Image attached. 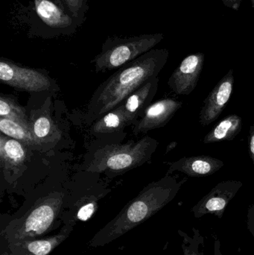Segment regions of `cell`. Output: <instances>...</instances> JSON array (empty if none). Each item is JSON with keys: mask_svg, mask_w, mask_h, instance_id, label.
I'll use <instances>...</instances> for the list:
<instances>
[{"mask_svg": "<svg viewBox=\"0 0 254 255\" xmlns=\"http://www.w3.org/2000/svg\"><path fill=\"white\" fill-rule=\"evenodd\" d=\"M169 56L167 49H152L120 67L95 90L88 105L87 121H96L140 87L158 77Z\"/></svg>", "mask_w": 254, "mask_h": 255, "instance_id": "cell-1", "label": "cell"}, {"mask_svg": "<svg viewBox=\"0 0 254 255\" xmlns=\"http://www.w3.org/2000/svg\"><path fill=\"white\" fill-rule=\"evenodd\" d=\"M186 181V177L167 173L161 179L148 184L94 235L89 247H104L150 219L176 197Z\"/></svg>", "mask_w": 254, "mask_h": 255, "instance_id": "cell-2", "label": "cell"}, {"mask_svg": "<svg viewBox=\"0 0 254 255\" xmlns=\"http://www.w3.org/2000/svg\"><path fill=\"white\" fill-rule=\"evenodd\" d=\"M65 207V195L54 192L39 198L12 217H1L0 244L43 238L67 223L77 222L64 211Z\"/></svg>", "mask_w": 254, "mask_h": 255, "instance_id": "cell-3", "label": "cell"}, {"mask_svg": "<svg viewBox=\"0 0 254 255\" xmlns=\"http://www.w3.org/2000/svg\"><path fill=\"white\" fill-rule=\"evenodd\" d=\"M156 139L146 136L140 140L122 145H106L98 150L88 163L86 170L120 173L144 164L152 158L158 147Z\"/></svg>", "mask_w": 254, "mask_h": 255, "instance_id": "cell-4", "label": "cell"}, {"mask_svg": "<svg viewBox=\"0 0 254 255\" xmlns=\"http://www.w3.org/2000/svg\"><path fill=\"white\" fill-rule=\"evenodd\" d=\"M164 34H144L120 40L104 47L92 62L97 73L119 69L152 50L164 39Z\"/></svg>", "mask_w": 254, "mask_h": 255, "instance_id": "cell-5", "label": "cell"}, {"mask_svg": "<svg viewBox=\"0 0 254 255\" xmlns=\"http://www.w3.org/2000/svg\"><path fill=\"white\" fill-rule=\"evenodd\" d=\"M76 222L64 225L55 235L0 244V255H50L71 235Z\"/></svg>", "mask_w": 254, "mask_h": 255, "instance_id": "cell-6", "label": "cell"}, {"mask_svg": "<svg viewBox=\"0 0 254 255\" xmlns=\"http://www.w3.org/2000/svg\"><path fill=\"white\" fill-rule=\"evenodd\" d=\"M0 81L15 89L31 93L47 91L52 85L50 78L42 72L7 60L0 61Z\"/></svg>", "mask_w": 254, "mask_h": 255, "instance_id": "cell-7", "label": "cell"}, {"mask_svg": "<svg viewBox=\"0 0 254 255\" xmlns=\"http://www.w3.org/2000/svg\"><path fill=\"white\" fill-rule=\"evenodd\" d=\"M243 186L242 181L236 180L219 183L192 208L194 217L199 219L207 214H213L222 219L227 207Z\"/></svg>", "mask_w": 254, "mask_h": 255, "instance_id": "cell-8", "label": "cell"}, {"mask_svg": "<svg viewBox=\"0 0 254 255\" xmlns=\"http://www.w3.org/2000/svg\"><path fill=\"white\" fill-rule=\"evenodd\" d=\"M204 61L205 55L202 52L186 56L169 79L168 85L171 91L176 95H189L198 85Z\"/></svg>", "mask_w": 254, "mask_h": 255, "instance_id": "cell-9", "label": "cell"}, {"mask_svg": "<svg viewBox=\"0 0 254 255\" xmlns=\"http://www.w3.org/2000/svg\"><path fill=\"white\" fill-rule=\"evenodd\" d=\"M234 82V71L229 70L206 97L199 114V123L202 127H208L216 121L225 110L231 100Z\"/></svg>", "mask_w": 254, "mask_h": 255, "instance_id": "cell-10", "label": "cell"}, {"mask_svg": "<svg viewBox=\"0 0 254 255\" xmlns=\"http://www.w3.org/2000/svg\"><path fill=\"white\" fill-rule=\"evenodd\" d=\"M183 104L182 102L173 99H164L151 104L134 124L133 133L137 135L165 127Z\"/></svg>", "mask_w": 254, "mask_h": 255, "instance_id": "cell-11", "label": "cell"}, {"mask_svg": "<svg viewBox=\"0 0 254 255\" xmlns=\"http://www.w3.org/2000/svg\"><path fill=\"white\" fill-rule=\"evenodd\" d=\"M159 78L157 77L140 87L115 108L128 126L134 124L144 114L156 95Z\"/></svg>", "mask_w": 254, "mask_h": 255, "instance_id": "cell-12", "label": "cell"}, {"mask_svg": "<svg viewBox=\"0 0 254 255\" xmlns=\"http://www.w3.org/2000/svg\"><path fill=\"white\" fill-rule=\"evenodd\" d=\"M224 162L216 157L207 155L184 157L177 161L169 163L168 174L178 171L188 177L201 178L213 175L223 167Z\"/></svg>", "mask_w": 254, "mask_h": 255, "instance_id": "cell-13", "label": "cell"}, {"mask_svg": "<svg viewBox=\"0 0 254 255\" xmlns=\"http://www.w3.org/2000/svg\"><path fill=\"white\" fill-rule=\"evenodd\" d=\"M25 145L17 139L0 135V163L2 169H12L23 164L26 159Z\"/></svg>", "mask_w": 254, "mask_h": 255, "instance_id": "cell-14", "label": "cell"}, {"mask_svg": "<svg viewBox=\"0 0 254 255\" xmlns=\"http://www.w3.org/2000/svg\"><path fill=\"white\" fill-rule=\"evenodd\" d=\"M243 122L241 117L231 115L216 124L212 130L205 135L203 142L204 144L231 141L240 133L243 128Z\"/></svg>", "mask_w": 254, "mask_h": 255, "instance_id": "cell-15", "label": "cell"}, {"mask_svg": "<svg viewBox=\"0 0 254 255\" xmlns=\"http://www.w3.org/2000/svg\"><path fill=\"white\" fill-rule=\"evenodd\" d=\"M34 5L39 17L49 26L62 28L71 25V18L50 0H34Z\"/></svg>", "mask_w": 254, "mask_h": 255, "instance_id": "cell-16", "label": "cell"}, {"mask_svg": "<svg viewBox=\"0 0 254 255\" xmlns=\"http://www.w3.org/2000/svg\"><path fill=\"white\" fill-rule=\"evenodd\" d=\"M0 130L6 136L17 139L25 145L40 146L43 144L36 137L31 129L6 118H0Z\"/></svg>", "mask_w": 254, "mask_h": 255, "instance_id": "cell-17", "label": "cell"}, {"mask_svg": "<svg viewBox=\"0 0 254 255\" xmlns=\"http://www.w3.org/2000/svg\"><path fill=\"white\" fill-rule=\"evenodd\" d=\"M0 118L14 121L32 130V124L28 121L25 109L7 96L0 97Z\"/></svg>", "mask_w": 254, "mask_h": 255, "instance_id": "cell-18", "label": "cell"}, {"mask_svg": "<svg viewBox=\"0 0 254 255\" xmlns=\"http://www.w3.org/2000/svg\"><path fill=\"white\" fill-rule=\"evenodd\" d=\"M193 236L190 237L186 232L177 231L182 240L181 247L183 255H204V238L199 229L192 228Z\"/></svg>", "mask_w": 254, "mask_h": 255, "instance_id": "cell-19", "label": "cell"}, {"mask_svg": "<svg viewBox=\"0 0 254 255\" xmlns=\"http://www.w3.org/2000/svg\"><path fill=\"white\" fill-rule=\"evenodd\" d=\"M32 124V130L36 137L44 143L46 139L54 133V124L49 117L40 116L37 118Z\"/></svg>", "mask_w": 254, "mask_h": 255, "instance_id": "cell-20", "label": "cell"}, {"mask_svg": "<svg viewBox=\"0 0 254 255\" xmlns=\"http://www.w3.org/2000/svg\"><path fill=\"white\" fill-rule=\"evenodd\" d=\"M97 204L95 200L84 202L78 210L76 219L80 221H87L93 215L96 210Z\"/></svg>", "mask_w": 254, "mask_h": 255, "instance_id": "cell-21", "label": "cell"}, {"mask_svg": "<svg viewBox=\"0 0 254 255\" xmlns=\"http://www.w3.org/2000/svg\"><path fill=\"white\" fill-rule=\"evenodd\" d=\"M73 16H76L82 5V0H64Z\"/></svg>", "mask_w": 254, "mask_h": 255, "instance_id": "cell-22", "label": "cell"}, {"mask_svg": "<svg viewBox=\"0 0 254 255\" xmlns=\"http://www.w3.org/2000/svg\"><path fill=\"white\" fill-rule=\"evenodd\" d=\"M247 227L254 238V203L249 207L248 211Z\"/></svg>", "mask_w": 254, "mask_h": 255, "instance_id": "cell-23", "label": "cell"}, {"mask_svg": "<svg viewBox=\"0 0 254 255\" xmlns=\"http://www.w3.org/2000/svg\"><path fill=\"white\" fill-rule=\"evenodd\" d=\"M249 153L254 165V124L250 127L249 136Z\"/></svg>", "mask_w": 254, "mask_h": 255, "instance_id": "cell-24", "label": "cell"}, {"mask_svg": "<svg viewBox=\"0 0 254 255\" xmlns=\"http://www.w3.org/2000/svg\"><path fill=\"white\" fill-rule=\"evenodd\" d=\"M224 5L229 8L234 9L235 10H238L241 6L243 0H222Z\"/></svg>", "mask_w": 254, "mask_h": 255, "instance_id": "cell-25", "label": "cell"}, {"mask_svg": "<svg viewBox=\"0 0 254 255\" xmlns=\"http://www.w3.org/2000/svg\"><path fill=\"white\" fill-rule=\"evenodd\" d=\"M214 253L213 255H224L221 252V242L219 239H216L214 242Z\"/></svg>", "mask_w": 254, "mask_h": 255, "instance_id": "cell-26", "label": "cell"}, {"mask_svg": "<svg viewBox=\"0 0 254 255\" xmlns=\"http://www.w3.org/2000/svg\"><path fill=\"white\" fill-rule=\"evenodd\" d=\"M251 2H252V7L254 8V0H250Z\"/></svg>", "mask_w": 254, "mask_h": 255, "instance_id": "cell-27", "label": "cell"}, {"mask_svg": "<svg viewBox=\"0 0 254 255\" xmlns=\"http://www.w3.org/2000/svg\"><path fill=\"white\" fill-rule=\"evenodd\" d=\"M55 1H56L57 2L61 3V2H60L59 0H55Z\"/></svg>", "mask_w": 254, "mask_h": 255, "instance_id": "cell-28", "label": "cell"}]
</instances>
